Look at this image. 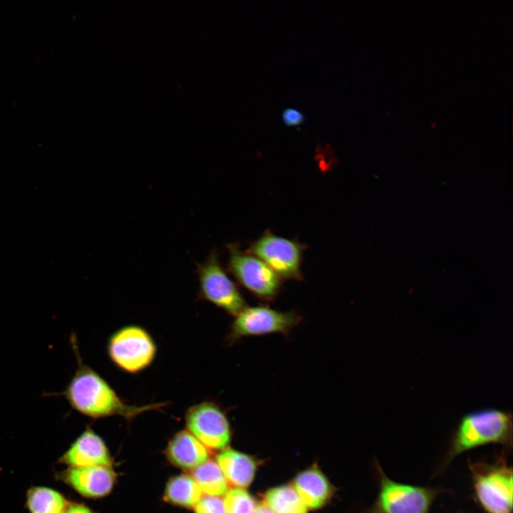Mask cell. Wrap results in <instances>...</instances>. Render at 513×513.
Wrapping results in <instances>:
<instances>
[{"label": "cell", "mask_w": 513, "mask_h": 513, "mask_svg": "<svg viewBox=\"0 0 513 513\" xmlns=\"http://www.w3.org/2000/svg\"><path fill=\"white\" fill-rule=\"evenodd\" d=\"M71 338L78 366L68 385L56 395L63 397L73 410L95 419L120 416L130 420L143 413L158 410L167 405L166 402L142 405L125 403L100 375L83 363L76 337Z\"/></svg>", "instance_id": "1"}, {"label": "cell", "mask_w": 513, "mask_h": 513, "mask_svg": "<svg viewBox=\"0 0 513 513\" xmlns=\"http://www.w3.org/2000/svg\"><path fill=\"white\" fill-rule=\"evenodd\" d=\"M496 444L511 450L512 413L496 408L467 413L457 423L440 470L447 467L460 455L478 447Z\"/></svg>", "instance_id": "2"}, {"label": "cell", "mask_w": 513, "mask_h": 513, "mask_svg": "<svg viewBox=\"0 0 513 513\" xmlns=\"http://www.w3.org/2000/svg\"><path fill=\"white\" fill-rule=\"evenodd\" d=\"M475 498L485 513H512V468L500 457L470 461Z\"/></svg>", "instance_id": "3"}, {"label": "cell", "mask_w": 513, "mask_h": 513, "mask_svg": "<svg viewBox=\"0 0 513 513\" xmlns=\"http://www.w3.org/2000/svg\"><path fill=\"white\" fill-rule=\"evenodd\" d=\"M378 492L373 504L364 513H430L437 497L444 492L432 488L401 483L390 479L375 462Z\"/></svg>", "instance_id": "4"}, {"label": "cell", "mask_w": 513, "mask_h": 513, "mask_svg": "<svg viewBox=\"0 0 513 513\" xmlns=\"http://www.w3.org/2000/svg\"><path fill=\"white\" fill-rule=\"evenodd\" d=\"M107 352L110 361L119 369L135 374L152 363L157 346L144 328L128 325L115 331L109 337Z\"/></svg>", "instance_id": "5"}, {"label": "cell", "mask_w": 513, "mask_h": 513, "mask_svg": "<svg viewBox=\"0 0 513 513\" xmlns=\"http://www.w3.org/2000/svg\"><path fill=\"white\" fill-rule=\"evenodd\" d=\"M227 269L237 281L254 296L263 301H272L281 288V279L264 261L238 245L227 246Z\"/></svg>", "instance_id": "6"}, {"label": "cell", "mask_w": 513, "mask_h": 513, "mask_svg": "<svg viewBox=\"0 0 513 513\" xmlns=\"http://www.w3.org/2000/svg\"><path fill=\"white\" fill-rule=\"evenodd\" d=\"M200 281L199 298L235 316L247 306L235 283L222 266L219 255L212 250L206 260L197 265Z\"/></svg>", "instance_id": "7"}, {"label": "cell", "mask_w": 513, "mask_h": 513, "mask_svg": "<svg viewBox=\"0 0 513 513\" xmlns=\"http://www.w3.org/2000/svg\"><path fill=\"white\" fill-rule=\"evenodd\" d=\"M227 337L233 344L244 337L269 333H287L301 321L297 314L278 311L268 306H246L234 316Z\"/></svg>", "instance_id": "8"}, {"label": "cell", "mask_w": 513, "mask_h": 513, "mask_svg": "<svg viewBox=\"0 0 513 513\" xmlns=\"http://www.w3.org/2000/svg\"><path fill=\"white\" fill-rule=\"evenodd\" d=\"M305 246L296 240L266 231L252 243L248 252L264 261L281 279H302L301 266Z\"/></svg>", "instance_id": "9"}, {"label": "cell", "mask_w": 513, "mask_h": 513, "mask_svg": "<svg viewBox=\"0 0 513 513\" xmlns=\"http://www.w3.org/2000/svg\"><path fill=\"white\" fill-rule=\"evenodd\" d=\"M187 430L210 450L225 449L231 440V427L222 409L212 401L190 407L185 415Z\"/></svg>", "instance_id": "10"}, {"label": "cell", "mask_w": 513, "mask_h": 513, "mask_svg": "<svg viewBox=\"0 0 513 513\" xmlns=\"http://www.w3.org/2000/svg\"><path fill=\"white\" fill-rule=\"evenodd\" d=\"M58 477L87 498H100L108 494L115 481L112 468L103 466L68 467L60 472Z\"/></svg>", "instance_id": "11"}, {"label": "cell", "mask_w": 513, "mask_h": 513, "mask_svg": "<svg viewBox=\"0 0 513 513\" xmlns=\"http://www.w3.org/2000/svg\"><path fill=\"white\" fill-rule=\"evenodd\" d=\"M60 462L68 467L112 466L105 442L91 428L86 429L76 439L60 458Z\"/></svg>", "instance_id": "12"}, {"label": "cell", "mask_w": 513, "mask_h": 513, "mask_svg": "<svg viewBox=\"0 0 513 513\" xmlns=\"http://www.w3.org/2000/svg\"><path fill=\"white\" fill-rule=\"evenodd\" d=\"M209 450L189 431L181 430L169 442L166 455L173 465L192 470L209 460Z\"/></svg>", "instance_id": "13"}, {"label": "cell", "mask_w": 513, "mask_h": 513, "mask_svg": "<svg viewBox=\"0 0 513 513\" xmlns=\"http://www.w3.org/2000/svg\"><path fill=\"white\" fill-rule=\"evenodd\" d=\"M294 485L306 507L312 509L324 506L334 491L328 478L316 464L299 472L294 480Z\"/></svg>", "instance_id": "14"}, {"label": "cell", "mask_w": 513, "mask_h": 513, "mask_svg": "<svg viewBox=\"0 0 513 513\" xmlns=\"http://www.w3.org/2000/svg\"><path fill=\"white\" fill-rule=\"evenodd\" d=\"M217 464L228 484L237 488L248 487L256 470L254 458L232 449H225L219 454Z\"/></svg>", "instance_id": "15"}, {"label": "cell", "mask_w": 513, "mask_h": 513, "mask_svg": "<svg viewBox=\"0 0 513 513\" xmlns=\"http://www.w3.org/2000/svg\"><path fill=\"white\" fill-rule=\"evenodd\" d=\"M202 496L203 492L192 476L182 474L167 482L164 499L179 507L194 508Z\"/></svg>", "instance_id": "16"}, {"label": "cell", "mask_w": 513, "mask_h": 513, "mask_svg": "<svg viewBox=\"0 0 513 513\" xmlns=\"http://www.w3.org/2000/svg\"><path fill=\"white\" fill-rule=\"evenodd\" d=\"M26 504L29 513H64L69 502L54 489L36 486L27 491Z\"/></svg>", "instance_id": "17"}, {"label": "cell", "mask_w": 513, "mask_h": 513, "mask_svg": "<svg viewBox=\"0 0 513 513\" xmlns=\"http://www.w3.org/2000/svg\"><path fill=\"white\" fill-rule=\"evenodd\" d=\"M191 472L192 477L207 495L222 496L229 490V484L224 474L213 460H207Z\"/></svg>", "instance_id": "18"}, {"label": "cell", "mask_w": 513, "mask_h": 513, "mask_svg": "<svg viewBox=\"0 0 513 513\" xmlns=\"http://www.w3.org/2000/svg\"><path fill=\"white\" fill-rule=\"evenodd\" d=\"M274 513H307V509L294 487L284 484L269 489L264 502Z\"/></svg>", "instance_id": "19"}, {"label": "cell", "mask_w": 513, "mask_h": 513, "mask_svg": "<svg viewBox=\"0 0 513 513\" xmlns=\"http://www.w3.org/2000/svg\"><path fill=\"white\" fill-rule=\"evenodd\" d=\"M224 504L226 513H254L256 499L242 488L229 489L225 494Z\"/></svg>", "instance_id": "20"}, {"label": "cell", "mask_w": 513, "mask_h": 513, "mask_svg": "<svg viewBox=\"0 0 513 513\" xmlns=\"http://www.w3.org/2000/svg\"><path fill=\"white\" fill-rule=\"evenodd\" d=\"M194 509L195 513H226L224 500L217 496H202Z\"/></svg>", "instance_id": "21"}, {"label": "cell", "mask_w": 513, "mask_h": 513, "mask_svg": "<svg viewBox=\"0 0 513 513\" xmlns=\"http://www.w3.org/2000/svg\"><path fill=\"white\" fill-rule=\"evenodd\" d=\"M282 120L288 125H294L304 121L305 117L304 113L297 108L289 107L283 110Z\"/></svg>", "instance_id": "22"}, {"label": "cell", "mask_w": 513, "mask_h": 513, "mask_svg": "<svg viewBox=\"0 0 513 513\" xmlns=\"http://www.w3.org/2000/svg\"><path fill=\"white\" fill-rule=\"evenodd\" d=\"M64 513H93V512L83 504L69 502Z\"/></svg>", "instance_id": "23"}, {"label": "cell", "mask_w": 513, "mask_h": 513, "mask_svg": "<svg viewBox=\"0 0 513 513\" xmlns=\"http://www.w3.org/2000/svg\"><path fill=\"white\" fill-rule=\"evenodd\" d=\"M254 513H274L271 509L266 507L264 503L257 505Z\"/></svg>", "instance_id": "24"}, {"label": "cell", "mask_w": 513, "mask_h": 513, "mask_svg": "<svg viewBox=\"0 0 513 513\" xmlns=\"http://www.w3.org/2000/svg\"><path fill=\"white\" fill-rule=\"evenodd\" d=\"M459 513H465V512H459Z\"/></svg>", "instance_id": "25"}]
</instances>
